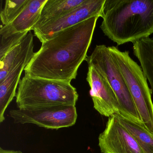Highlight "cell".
<instances>
[{
    "mask_svg": "<svg viewBox=\"0 0 153 153\" xmlns=\"http://www.w3.org/2000/svg\"><path fill=\"white\" fill-rule=\"evenodd\" d=\"M99 18H90L42 43L25 68V76L71 83L87 57Z\"/></svg>",
    "mask_w": 153,
    "mask_h": 153,
    "instance_id": "1",
    "label": "cell"
},
{
    "mask_svg": "<svg viewBox=\"0 0 153 153\" xmlns=\"http://www.w3.org/2000/svg\"><path fill=\"white\" fill-rule=\"evenodd\" d=\"M100 28L111 41L133 43L153 34V0H105Z\"/></svg>",
    "mask_w": 153,
    "mask_h": 153,
    "instance_id": "2",
    "label": "cell"
},
{
    "mask_svg": "<svg viewBox=\"0 0 153 153\" xmlns=\"http://www.w3.org/2000/svg\"><path fill=\"white\" fill-rule=\"evenodd\" d=\"M79 95L70 83L25 76L16 95L18 108L31 110L56 105H76Z\"/></svg>",
    "mask_w": 153,
    "mask_h": 153,
    "instance_id": "3",
    "label": "cell"
},
{
    "mask_svg": "<svg viewBox=\"0 0 153 153\" xmlns=\"http://www.w3.org/2000/svg\"><path fill=\"white\" fill-rule=\"evenodd\" d=\"M116 61L139 114L143 127L153 135L152 91L140 66L129 55L128 51H121L116 46H109Z\"/></svg>",
    "mask_w": 153,
    "mask_h": 153,
    "instance_id": "4",
    "label": "cell"
},
{
    "mask_svg": "<svg viewBox=\"0 0 153 153\" xmlns=\"http://www.w3.org/2000/svg\"><path fill=\"white\" fill-rule=\"evenodd\" d=\"M85 61L88 66L96 69L108 81L120 104L119 114L143 126L128 88L109 47L104 45H96Z\"/></svg>",
    "mask_w": 153,
    "mask_h": 153,
    "instance_id": "5",
    "label": "cell"
},
{
    "mask_svg": "<svg viewBox=\"0 0 153 153\" xmlns=\"http://www.w3.org/2000/svg\"><path fill=\"white\" fill-rule=\"evenodd\" d=\"M14 123L35 124L42 128L58 130L76 124L77 118L76 105L49 106L31 110L14 109L9 112Z\"/></svg>",
    "mask_w": 153,
    "mask_h": 153,
    "instance_id": "6",
    "label": "cell"
},
{
    "mask_svg": "<svg viewBox=\"0 0 153 153\" xmlns=\"http://www.w3.org/2000/svg\"><path fill=\"white\" fill-rule=\"evenodd\" d=\"M105 0H85L67 14L34 30L35 35L42 43L59 32L78 25L94 16H102Z\"/></svg>",
    "mask_w": 153,
    "mask_h": 153,
    "instance_id": "7",
    "label": "cell"
},
{
    "mask_svg": "<svg viewBox=\"0 0 153 153\" xmlns=\"http://www.w3.org/2000/svg\"><path fill=\"white\" fill-rule=\"evenodd\" d=\"M98 146L102 153H144L114 114L108 118L105 129L99 135Z\"/></svg>",
    "mask_w": 153,
    "mask_h": 153,
    "instance_id": "8",
    "label": "cell"
},
{
    "mask_svg": "<svg viewBox=\"0 0 153 153\" xmlns=\"http://www.w3.org/2000/svg\"><path fill=\"white\" fill-rule=\"evenodd\" d=\"M86 80L94 109L102 116L119 114L120 107L117 97L106 79L96 69L88 66Z\"/></svg>",
    "mask_w": 153,
    "mask_h": 153,
    "instance_id": "9",
    "label": "cell"
},
{
    "mask_svg": "<svg viewBox=\"0 0 153 153\" xmlns=\"http://www.w3.org/2000/svg\"><path fill=\"white\" fill-rule=\"evenodd\" d=\"M47 0H29L21 14L10 24L0 29L1 36L29 32L39 20L41 11Z\"/></svg>",
    "mask_w": 153,
    "mask_h": 153,
    "instance_id": "10",
    "label": "cell"
},
{
    "mask_svg": "<svg viewBox=\"0 0 153 153\" xmlns=\"http://www.w3.org/2000/svg\"><path fill=\"white\" fill-rule=\"evenodd\" d=\"M34 36L29 32L19 44L0 59V83L10 72L23 62L31 61L34 52Z\"/></svg>",
    "mask_w": 153,
    "mask_h": 153,
    "instance_id": "11",
    "label": "cell"
},
{
    "mask_svg": "<svg viewBox=\"0 0 153 153\" xmlns=\"http://www.w3.org/2000/svg\"><path fill=\"white\" fill-rule=\"evenodd\" d=\"M29 61L24 62L12 70L7 77L0 83V123L5 120V111L14 97L20 81V76Z\"/></svg>",
    "mask_w": 153,
    "mask_h": 153,
    "instance_id": "12",
    "label": "cell"
},
{
    "mask_svg": "<svg viewBox=\"0 0 153 153\" xmlns=\"http://www.w3.org/2000/svg\"><path fill=\"white\" fill-rule=\"evenodd\" d=\"M85 0H47L39 20L32 30L38 29L67 14L84 2Z\"/></svg>",
    "mask_w": 153,
    "mask_h": 153,
    "instance_id": "13",
    "label": "cell"
},
{
    "mask_svg": "<svg viewBox=\"0 0 153 153\" xmlns=\"http://www.w3.org/2000/svg\"><path fill=\"white\" fill-rule=\"evenodd\" d=\"M132 44L134 55L138 59L153 92V39L143 38Z\"/></svg>",
    "mask_w": 153,
    "mask_h": 153,
    "instance_id": "14",
    "label": "cell"
},
{
    "mask_svg": "<svg viewBox=\"0 0 153 153\" xmlns=\"http://www.w3.org/2000/svg\"><path fill=\"white\" fill-rule=\"evenodd\" d=\"M121 124L136 140L144 153H153V135L142 125L122 116L114 114Z\"/></svg>",
    "mask_w": 153,
    "mask_h": 153,
    "instance_id": "15",
    "label": "cell"
},
{
    "mask_svg": "<svg viewBox=\"0 0 153 153\" xmlns=\"http://www.w3.org/2000/svg\"><path fill=\"white\" fill-rule=\"evenodd\" d=\"M29 0H7L0 13L1 20L6 26L12 23L24 10Z\"/></svg>",
    "mask_w": 153,
    "mask_h": 153,
    "instance_id": "16",
    "label": "cell"
},
{
    "mask_svg": "<svg viewBox=\"0 0 153 153\" xmlns=\"http://www.w3.org/2000/svg\"><path fill=\"white\" fill-rule=\"evenodd\" d=\"M29 32L17 33L6 36H1L0 59L16 46Z\"/></svg>",
    "mask_w": 153,
    "mask_h": 153,
    "instance_id": "17",
    "label": "cell"
},
{
    "mask_svg": "<svg viewBox=\"0 0 153 153\" xmlns=\"http://www.w3.org/2000/svg\"><path fill=\"white\" fill-rule=\"evenodd\" d=\"M0 153H23L20 150H15L12 149H3L2 148H0Z\"/></svg>",
    "mask_w": 153,
    "mask_h": 153,
    "instance_id": "18",
    "label": "cell"
}]
</instances>
